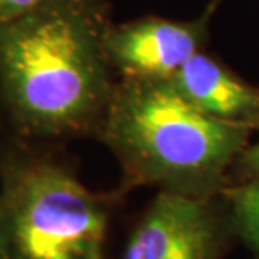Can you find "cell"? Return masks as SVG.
Here are the masks:
<instances>
[{
  "instance_id": "6da1fadb",
  "label": "cell",
  "mask_w": 259,
  "mask_h": 259,
  "mask_svg": "<svg viewBox=\"0 0 259 259\" xmlns=\"http://www.w3.org/2000/svg\"><path fill=\"white\" fill-rule=\"evenodd\" d=\"M105 0H46L0 24V108L34 142L98 135L116 86Z\"/></svg>"
},
{
  "instance_id": "7a4b0ae2",
  "label": "cell",
  "mask_w": 259,
  "mask_h": 259,
  "mask_svg": "<svg viewBox=\"0 0 259 259\" xmlns=\"http://www.w3.org/2000/svg\"><path fill=\"white\" fill-rule=\"evenodd\" d=\"M252 128L199 111L170 77H120L96 137L116 157L125 187L207 199L221 190Z\"/></svg>"
},
{
  "instance_id": "3957f363",
  "label": "cell",
  "mask_w": 259,
  "mask_h": 259,
  "mask_svg": "<svg viewBox=\"0 0 259 259\" xmlns=\"http://www.w3.org/2000/svg\"><path fill=\"white\" fill-rule=\"evenodd\" d=\"M110 207L46 142L4 138L0 259H105Z\"/></svg>"
},
{
  "instance_id": "277c9868",
  "label": "cell",
  "mask_w": 259,
  "mask_h": 259,
  "mask_svg": "<svg viewBox=\"0 0 259 259\" xmlns=\"http://www.w3.org/2000/svg\"><path fill=\"white\" fill-rule=\"evenodd\" d=\"M219 227L207 199L162 190L135 227L121 259H217Z\"/></svg>"
},
{
  "instance_id": "5b68a950",
  "label": "cell",
  "mask_w": 259,
  "mask_h": 259,
  "mask_svg": "<svg viewBox=\"0 0 259 259\" xmlns=\"http://www.w3.org/2000/svg\"><path fill=\"white\" fill-rule=\"evenodd\" d=\"M204 25V20L158 17L111 24L106 34L108 59L120 77H170L200 53Z\"/></svg>"
},
{
  "instance_id": "8992f818",
  "label": "cell",
  "mask_w": 259,
  "mask_h": 259,
  "mask_svg": "<svg viewBox=\"0 0 259 259\" xmlns=\"http://www.w3.org/2000/svg\"><path fill=\"white\" fill-rule=\"evenodd\" d=\"M174 88L199 111L219 120L259 125V90L221 63L197 53L170 76Z\"/></svg>"
},
{
  "instance_id": "52a82bcc",
  "label": "cell",
  "mask_w": 259,
  "mask_h": 259,
  "mask_svg": "<svg viewBox=\"0 0 259 259\" xmlns=\"http://www.w3.org/2000/svg\"><path fill=\"white\" fill-rule=\"evenodd\" d=\"M224 197L231 205L242 241L254 259H259V179L224 189Z\"/></svg>"
},
{
  "instance_id": "ba28073f",
  "label": "cell",
  "mask_w": 259,
  "mask_h": 259,
  "mask_svg": "<svg viewBox=\"0 0 259 259\" xmlns=\"http://www.w3.org/2000/svg\"><path fill=\"white\" fill-rule=\"evenodd\" d=\"M44 2L46 0H0V24L24 17Z\"/></svg>"
},
{
  "instance_id": "9c48e42d",
  "label": "cell",
  "mask_w": 259,
  "mask_h": 259,
  "mask_svg": "<svg viewBox=\"0 0 259 259\" xmlns=\"http://www.w3.org/2000/svg\"><path fill=\"white\" fill-rule=\"evenodd\" d=\"M236 163H239L241 170L251 177L259 179V140L252 145H246L239 153Z\"/></svg>"
},
{
  "instance_id": "30bf717a",
  "label": "cell",
  "mask_w": 259,
  "mask_h": 259,
  "mask_svg": "<svg viewBox=\"0 0 259 259\" xmlns=\"http://www.w3.org/2000/svg\"><path fill=\"white\" fill-rule=\"evenodd\" d=\"M4 128H5V118H4L2 108H0V150H2V142H4Z\"/></svg>"
},
{
  "instance_id": "8fae6325",
  "label": "cell",
  "mask_w": 259,
  "mask_h": 259,
  "mask_svg": "<svg viewBox=\"0 0 259 259\" xmlns=\"http://www.w3.org/2000/svg\"><path fill=\"white\" fill-rule=\"evenodd\" d=\"M215 2H217V0H215Z\"/></svg>"
}]
</instances>
